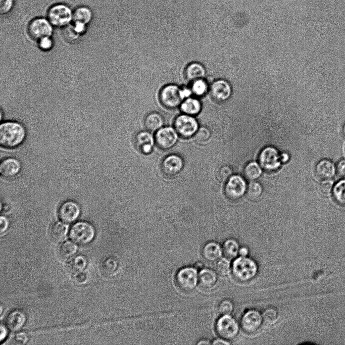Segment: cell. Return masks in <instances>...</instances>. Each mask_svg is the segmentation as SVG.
I'll return each mask as SVG.
<instances>
[{
	"mask_svg": "<svg viewBox=\"0 0 345 345\" xmlns=\"http://www.w3.org/2000/svg\"><path fill=\"white\" fill-rule=\"evenodd\" d=\"M336 172L339 176L345 178V159L341 160L338 162Z\"/></svg>",
	"mask_w": 345,
	"mask_h": 345,
	"instance_id": "obj_47",
	"label": "cell"
},
{
	"mask_svg": "<svg viewBox=\"0 0 345 345\" xmlns=\"http://www.w3.org/2000/svg\"><path fill=\"white\" fill-rule=\"evenodd\" d=\"M53 27L47 18H35L29 23L27 33L31 39L38 41L43 38L51 37Z\"/></svg>",
	"mask_w": 345,
	"mask_h": 345,
	"instance_id": "obj_6",
	"label": "cell"
},
{
	"mask_svg": "<svg viewBox=\"0 0 345 345\" xmlns=\"http://www.w3.org/2000/svg\"><path fill=\"white\" fill-rule=\"evenodd\" d=\"M80 213V207L77 203L72 201L62 203L58 210L59 218L65 223L74 222L78 218Z\"/></svg>",
	"mask_w": 345,
	"mask_h": 345,
	"instance_id": "obj_15",
	"label": "cell"
},
{
	"mask_svg": "<svg viewBox=\"0 0 345 345\" xmlns=\"http://www.w3.org/2000/svg\"><path fill=\"white\" fill-rule=\"evenodd\" d=\"M210 92L214 100L221 103L227 101L230 97L232 88L227 81L220 79L214 81L211 84Z\"/></svg>",
	"mask_w": 345,
	"mask_h": 345,
	"instance_id": "obj_14",
	"label": "cell"
},
{
	"mask_svg": "<svg viewBox=\"0 0 345 345\" xmlns=\"http://www.w3.org/2000/svg\"><path fill=\"white\" fill-rule=\"evenodd\" d=\"M218 309L221 315H230L233 311L234 304L231 300L225 299L219 303Z\"/></svg>",
	"mask_w": 345,
	"mask_h": 345,
	"instance_id": "obj_38",
	"label": "cell"
},
{
	"mask_svg": "<svg viewBox=\"0 0 345 345\" xmlns=\"http://www.w3.org/2000/svg\"><path fill=\"white\" fill-rule=\"evenodd\" d=\"M231 270L233 277L237 280L247 282L256 277L258 272V266L253 259L240 256L233 262Z\"/></svg>",
	"mask_w": 345,
	"mask_h": 345,
	"instance_id": "obj_2",
	"label": "cell"
},
{
	"mask_svg": "<svg viewBox=\"0 0 345 345\" xmlns=\"http://www.w3.org/2000/svg\"><path fill=\"white\" fill-rule=\"evenodd\" d=\"M336 168L333 163L328 159L320 160L317 164L315 172L321 179H327L332 178L336 172Z\"/></svg>",
	"mask_w": 345,
	"mask_h": 345,
	"instance_id": "obj_22",
	"label": "cell"
},
{
	"mask_svg": "<svg viewBox=\"0 0 345 345\" xmlns=\"http://www.w3.org/2000/svg\"><path fill=\"white\" fill-rule=\"evenodd\" d=\"M215 330L221 338L232 339L238 334L239 325L230 315H222L216 322Z\"/></svg>",
	"mask_w": 345,
	"mask_h": 345,
	"instance_id": "obj_7",
	"label": "cell"
},
{
	"mask_svg": "<svg viewBox=\"0 0 345 345\" xmlns=\"http://www.w3.org/2000/svg\"><path fill=\"white\" fill-rule=\"evenodd\" d=\"M175 281L177 287L184 292L193 291L198 282V274L194 267H185L176 273Z\"/></svg>",
	"mask_w": 345,
	"mask_h": 345,
	"instance_id": "obj_5",
	"label": "cell"
},
{
	"mask_svg": "<svg viewBox=\"0 0 345 345\" xmlns=\"http://www.w3.org/2000/svg\"><path fill=\"white\" fill-rule=\"evenodd\" d=\"M73 11L68 5L59 3L52 6L47 12V19L54 27L64 28L73 21Z\"/></svg>",
	"mask_w": 345,
	"mask_h": 345,
	"instance_id": "obj_3",
	"label": "cell"
},
{
	"mask_svg": "<svg viewBox=\"0 0 345 345\" xmlns=\"http://www.w3.org/2000/svg\"><path fill=\"white\" fill-rule=\"evenodd\" d=\"M92 18V11L87 7L80 6L73 11V21H79L87 25L91 22Z\"/></svg>",
	"mask_w": 345,
	"mask_h": 345,
	"instance_id": "obj_29",
	"label": "cell"
},
{
	"mask_svg": "<svg viewBox=\"0 0 345 345\" xmlns=\"http://www.w3.org/2000/svg\"><path fill=\"white\" fill-rule=\"evenodd\" d=\"M263 322L268 325L276 323L279 319V315L277 310L272 307L266 309L262 314Z\"/></svg>",
	"mask_w": 345,
	"mask_h": 345,
	"instance_id": "obj_36",
	"label": "cell"
},
{
	"mask_svg": "<svg viewBox=\"0 0 345 345\" xmlns=\"http://www.w3.org/2000/svg\"><path fill=\"white\" fill-rule=\"evenodd\" d=\"M203 266V264L201 262H197L194 264V268L196 270H202Z\"/></svg>",
	"mask_w": 345,
	"mask_h": 345,
	"instance_id": "obj_52",
	"label": "cell"
},
{
	"mask_svg": "<svg viewBox=\"0 0 345 345\" xmlns=\"http://www.w3.org/2000/svg\"><path fill=\"white\" fill-rule=\"evenodd\" d=\"M249 253V250L246 247H242L239 248L238 255L240 257H247Z\"/></svg>",
	"mask_w": 345,
	"mask_h": 345,
	"instance_id": "obj_51",
	"label": "cell"
},
{
	"mask_svg": "<svg viewBox=\"0 0 345 345\" xmlns=\"http://www.w3.org/2000/svg\"><path fill=\"white\" fill-rule=\"evenodd\" d=\"M87 264L86 257L79 255L74 257L68 265L69 272L74 276L83 272Z\"/></svg>",
	"mask_w": 345,
	"mask_h": 345,
	"instance_id": "obj_28",
	"label": "cell"
},
{
	"mask_svg": "<svg viewBox=\"0 0 345 345\" xmlns=\"http://www.w3.org/2000/svg\"><path fill=\"white\" fill-rule=\"evenodd\" d=\"M263 321L262 315L257 310L252 309L247 311L240 320L242 330L249 334H254L260 329Z\"/></svg>",
	"mask_w": 345,
	"mask_h": 345,
	"instance_id": "obj_12",
	"label": "cell"
},
{
	"mask_svg": "<svg viewBox=\"0 0 345 345\" xmlns=\"http://www.w3.org/2000/svg\"><path fill=\"white\" fill-rule=\"evenodd\" d=\"M8 335V330L5 325L3 324L1 325V335H0V340L3 341Z\"/></svg>",
	"mask_w": 345,
	"mask_h": 345,
	"instance_id": "obj_49",
	"label": "cell"
},
{
	"mask_svg": "<svg viewBox=\"0 0 345 345\" xmlns=\"http://www.w3.org/2000/svg\"><path fill=\"white\" fill-rule=\"evenodd\" d=\"M14 0H0V13L1 15L8 14L12 10Z\"/></svg>",
	"mask_w": 345,
	"mask_h": 345,
	"instance_id": "obj_42",
	"label": "cell"
},
{
	"mask_svg": "<svg viewBox=\"0 0 345 345\" xmlns=\"http://www.w3.org/2000/svg\"><path fill=\"white\" fill-rule=\"evenodd\" d=\"M206 74L204 67L198 63H192L186 68L185 75L186 79L189 81L203 79Z\"/></svg>",
	"mask_w": 345,
	"mask_h": 345,
	"instance_id": "obj_24",
	"label": "cell"
},
{
	"mask_svg": "<svg viewBox=\"0 0 345 345\" xmlns=\"http://www.w3.org/2000/svg\"><path fill=\"white\" fill-rule=\"evenodd\" d=\"M232 170L229 166H223L219 170V178L222 181H226L232 176Z\"/></svg>",
	"mask_w": 345,
	"mask_h": 345,
	"instance_id": "obj_43",
	"label": "cell"
},
{
	"mask_svg": "<svg viewBox=\"0 0 345 345\" xmlns=\"http://www.w3.org/2000/svg\"><path fill=\"white\" fill-rule=\"evenodd\" d=\"M174 126L178 135L185 138L194 135L199 129L196 120L192 116L185 114L177 117Z\"/></svg>",
	"mask_w": 345,
	"mask_h": 345,
	"instance_id": "obj_11",
	"label": "cell"
},
{
	"mask_svg": "<svg viewBox=\"0 0 345 345\" xmlns=\"http://www.w3.org/2000/svg\"><path fill=\"white\" fill-rule=\"evenodd\" d=\"M334 182L330 179H324L320 184V190L325 195L329 194L333 189Z\"/></svg>",
	"mask_w": 345,
	"mask_h": 345,
	"instance_id": "obj_41",
	"label": "cell"
},
{
	"mask_svg": "<svg viewBox=\"0 0 345 345\" xmlns=\"http://www.w3.org/2000/svg\"><path fill=\"white\" fill-rule=\"evenodd\" d=\"M95 234L94 227L89 223L85 221H80L74 224L69 232L71 239L81 245H85L91 242L95 236Z\"/></svg>",
	"mask_w": 345,
	"mask_h": 345,
	"instance_id": "obj_4",
	"label": "cell"
},
{
	"mask_svg": "<svg viewBox=\"0 0 345 345\" xmlns=\"http://www.w3.org/2000/svg\"><path fill=\"white\" fill-rule=\"evenodd\" d=\"M210 343V341L206 339H202L197 343L198 344H209Z\"/></svg>",
	"mask_w": 345,
	"mask_h": 345,
	"instance_id": "obj_53",
	"label": "cell"
},
{
	"mask_svg": "<svg viewBox=\"0 0 345 345\" xmlns=\"http://www.w3.org/2000/svg\"><path fill=\"white\" fill-rule=\"evenodd\" d=\"M26 320V315L22 311L15 310L8 314L6 319V323L11 330L17 331L24 326Z\"/></svg>",
	"mask_w": 345,
	"mask_h": 345,
	"instance_id": "obj_21",
	"label": "cell"
},
{
	"mask_svg": "<svg viewBox=\"0 0 345 345\" xmlns=\"http://www.w3.org/2000/svg\"><path fill=\"white\" fill-rule=\"evenodd\" d=\"M77 247L71 241H66L62 243L58 249V254L63 260H68L76 253Z\"/></svg>",
	"mask_w": 345,
	"mask_h": 345,
	"instance_id": "obj_32",
	"label": "cell"
},
{
	"mask_svg": "<svg viewBox=\"0 0 345 345\" xmlns=\"http://www.w3.org/2000/svg\"><path fill=\"white\" fill-rule=\"evenodd\" d=\"M342 131H343V134L345 137V124L344 125V126L343 127Z\"/></svg>",
	"mask_w": 345,
	"mask_h": 345,
	"instance_id": "obj_55",
	"label": "cell"
},
{
	"mask_svg": "<svg viewBox=\"0 0 345 345\" xmlns=\"http://www.w3.org/2000/svg\"><path fill=\"white\" fill-rule=\"evenodd\" d=\"M67 231L68 227L66 225L60 222H55L49 229V237L54 242H60L66 237Z\"/></svg>",
	"mask_w": 345,
	"mask_h": 345,
	"instance_id": "obj_25",
	"label": "cell"
},
{
	"mask_svg": "<svg viewBox=\"0 0 345 345\" xmlns=\"http://www.w3.org/2000/svg\"><path fill=\"white\" fill-rule=\"evenodd\" d=\"M202 109L201 103L196 98L188 97L182 102L180 109L185 114L194 116L199 114Z\"/></svg>",
	"mask_w": 345,
	"mask_h": 345,
	"instance_id": "obj_23",
	"label": "cell"
},
{
	"mask_svg": "<svg viewBox=\"0 0 345 345\" xmlns=\"http://www.w3.org/2000/svg\"><path fill=\"white\" fill-rule=\"evenodd\" d=\"M183 165V160L180 156L172 154L163 159L161 164V169L166 175L173 176L181 171Z\"/></svg>",
	"mask_w": 345,
	"mask_h": 345,
	"instance_id": "obj_16",
	"label": "cell"
},
{
	"mask_svg": "<svg viewBox=\"0 0 345 345\" xmlns=\"http://www.w3.org/2000/svg\"><path fill=\"white\" fill-rule=\"evenodd\" d=\"M211 136L210 130L206 127L199 128L194 134V139L198 143H204L207 141Z\"/></svg>",
	"mask_w": 345,
	"mask_h": 345,
	"instance_id": "obj_39",
	"label": "cell"
},
{
	"mask_svg": "<svg viewBox=\"0 0 345 345\" xmlns=\"http://www.w3.org/2000/svg\"><path fill=\"white\" fill-rule=\"evenodd\" d=\"M231 268L229 261L225 258L217 261L215 269L216 273L221 276L227 275Z\"/></svg>",
	"mask_w": 345,
	"mask_h": 345,
	"instance_id": "obj_37",
	"label": "cell"
},
{
	"mask_svg": "<svg viewBox=\"0 0 345 345\" xmlns=\"http://www.w3.org/2000/svg\"><path fill=\"white\" fill-rule=\"evenodd\" d=\"M239 247L238 242L234 239H226L222 247L223 253L229 259L236 257L238 254Z\"/></svg>",
	"mask_w": 345,
	"mask_h": 345,
	"instance_id": "obj_30",
	"label": "cell"
},
{
	"mask_svg": "<svg viewBox=\"0 0 345 345\" xmlns=\"http://www.w3.org/2000/svg\"><path fill=\"white\" fill-rule=\"evenodd\" d=\"M332 194L336 202L345 205V179L340 180L334 185Z\"/></svg>",
	"mask_w": 345,
	"mask_h": 345,
	"instance_id": "obj_33",
	"label": "cell"
},
{
	"mask_svg": "<svg viewBox=\"0 0 345 345\" xmlns=\"http://www.w3.org/2000/svg\"><path fill=\"white\" fill-rule=\"evenodd\" d=\"M222 248L219 243L215 241H209L205 243L202 250L203 259L209 263L216 262L222 256Z\"/></svg>",
	"mask_w": 345,
	"mask_h": 345,
	"instance_id": "obj_17",
	"label": "cell"
},
{
	"mask_svg": "<svg viewBox=\"0 0 345 345\" xmlns=\"http://www.w3.org/2000/svg\"><path fill=\"white\" fill-rule=\"evenodd\" d=\"M216 272L208 268L201 270L198 281L201 288L210 290L215 287L217 282V276Z\"/></svg>",
	"mask_w": 345,
	"mask_h": 345,
	"instance_id": "obj_20",
	"label": "cell"
},
{
	"mask_svg": "<svg viewBox=\"0 0 345 345\" xmlns=\"http://www.w3.org/2000/svg\"><path fill=\"white\" fill-rule=\"evenodd\" d=\"M178 135L175 128L165 127L157 131L155 135V140L159 147L163 150H167L175 144L177 140Z\"/></svg>",
	"mask_w": 345,
	"mask_h": 345,
	"instance_id": "obj_13",
	"label": "cell"
},
{
	"mask_svg": "<svg viewBox=\"0 0 345 345\" xmlns=\"http://www.w3.org/2000/svg\"><path fill=\"white\" fill-rule=\"evenodd\" d=\"M281 155L276 149L267 146L263 149L259 156V164L266 171L273 172L278 170L281 163Z\"/></svg>",
	"mask_w": 345,
	"mask_h": 345,
	"instance_id": "obj_9",
	"label": "cell"
},
{
	"mask_svg": "<svg viewBox=\"0 0 345 345\" xmlns=\"http://www.w3.org/2000/svg\"><path fill=\"white\" fill-rule=\"evenodd\" d=\"M26 135L25 127L18 122L5 121L0 125V144L4 147L12 149L19 146Z\"/></svg>",
	"mask_w": 345,
	"mask_h": 345,
	"instance_id": "obj_1",
	"label": "cell"
},
{
	"mask_svg": "<svg viewBox=\"0 0 345 345\" xmlns=\"http://www.w3.org/2000/svg\"><path fill=\"white\" fill-rule=\"evenodd\" d=\"M89 276L87 272H82L74 276V281L77 285H84L89 281Z\"/></svg>",
	"mask_w": 345,
	"mask_h": 345,
	"instance_id": "obj_45",
	"label": "cell"
},
{
	"mask_svg": "<svg viewBox=\"0 0 345 345\" xmlns=\"http://www.w3.org/2000/svg\"><path fill=\"white\" fill-rule=\"evenodd\" d=\"M263 191V187L260 183L252 181L247 187L246 193L249 199L256 201L260 198Z\"/></svg>",
	"mask_w": 345,
	"mask_h": 345,
	"instance_id": "obj_34",
	"label": "cell"
},
{
	"mask_svg": "<svg viewBox=\"0 0 345 345\" xmlns=\"http://www.w3.org/2000/svg\"><path fill=\"white\" fill-rule=\"evenodd\" d=\"M247 184L245 179L240 175L231 176L224 186L226 198L233 201L241 198L247 191Z\"/></svg>",
	"mask_w": 345,
	"mask_h": 345,
	"instance_id": "obj_10",
	"label": "cell"
},
{
	"mask_svg": "<svg viewBox=\"0 0 345 345\" xmlns=\"http://www.w3.org/2000/svg\"><path fill=\"white\" fill-rule=\"evenodd\" d=\"M288 158V155L286 154H282L281 155V160L282 162H285L287 161Z\"/></svg>",
	"mask_w": 345,
	"mask_h": 345,
	"instance_id": "obj_54",
	"label": "cell"
},
{
	"mask_svg": "<svg viewBox=\"0 0 345 345\" xmlns=\"http://www.w3.org/2000/svg\"><path fill=\"white\" fill-rule=\"evenodd\" d=\"M262 168L257 163L251 162L248 163L244 168V177L250 181H254L259 178L262 174Z\"/></svg>",
	"mask_w": 345,
	"mask_h": 345,
	"instance_id": "obj_31",
	"label": "cell"
},
{
	"mask_svg": "<svg viewBox=\"0 0 345 345\" xmlns=\"http://www.w3.org/2000/svg\"><path fill=\"white\" fill-rule=\"evenodd\" d=\"M119 266V261L116 258L113 256L107 257L101 263V273L106 276H112L117 271Z\"/></svg>",
	"mask_w": 345,
	"mask_h": 345,
	"instance_id": "obj_26",
	"label": "cell"
},
{
	"mask_svg": "<svg viewBox=\"0 0 345 345\" xmlns=\"http://www.w3.org/2000/svg\"><path fill=\"white\" fill-rule=\"evenodd\" d=\"M159 98L163 106L169 109L180 106L184 98L182 89L174 84H168L161 89Z\"/></svg>",
	"mask_w": 345,
	"mask_h": 345,
	"instance_id": "obj_8",
	"label": "cell"
},
{
	"mask_svg": "<svg viewBox=\"0 0 345 345\" xmlns=\"http://www.w3.org/2000/svg\"><path fill=\"white\" fill-rule=\"evenodd\" d=\"M212 344L215 345H228L230 343L228 342L226 339L221 338L214 340L213 341Z\"/></svg>",
	"mask_w": 345,
	"mask_h": 345,
	"instance_id": "obj_50",
	"label": "cell"
},
{
	"mask_svg": "<svg viewBox=\"0 0 345 345\" xmlns=\"http://www.w3.org/2000/svg\"><path fill=\"white\" fill-rule=\"evenodd\" d=\"M145 128L150 131H158L162 127L164 120L162 116L156 112L146 115L144 121Z\"/></svg>",
	"mask_w": 345,
	"mask_h": 345,
	"instance_id": "obj_27",
	"label": "cell"
},
{
	"mask_svg": "<svg viewBox=\"0 0 345 345\" xmlns=\"http://www.w3.org/2000/svg\"><path fill=\"white\" fill-rule=\"evenodd\" d=\"M208 89V82L203 78L192 82L190 87L192 93L197 96H204Z\"/></svg>",
	"mask_w": 345,
	"mask_h": 345,
	"instance_id": "obj_35",
	"label": "cell"
},
{
	"mask_svg": "<svg viewBox=\"0 0 345 345\" xmlns=\"http://www.w3.org/2000/svg\"><path fill=\"white\" fill-rule=\"evenodd\" d=\"M1 233L3 234L8 229L9 221L8 219L3 216L1 217Z\"/></svg>",
	"mask_w": 345,
	"mask_h": 345,
	"instance_id": "obj_48",
	"label": "cell"
},
{
	"mask_svg": "<svg viewBox=\"0 0 345 345\" xmlns=\"http://www.w3.org/2000/svg\"><path fill=\"white\" fill-rule=\"evenodd\" d=\"M134 143L136 148L140 152L144 154H148L152 151L154 138L149 132L141 131L136 135Z\"/></svg>",
	"mask_w": 345,
	"mask_h": 345,
	"instance_id": "obj_19",
	"label": "cell"
},
{
	"mask_svg": "<svg viewBox=\"0 0 345 345\" xmlns=\"http://www.w3.org/2000/svg\"><path fill=\"white\" fill-rule=\"evenodd\" d=\"M20 169V163L15 158L6 159L1 162L0 165V173L2 176L6 178L15 177L19 173Z\"/></svg>",
	"mask_w": 345,
	"mask_h": 345,
	"instance_id": "obj_18",
	"label": "cell"
},
{
	"mask_svg": "<svg viewBox=\"0 0 345 345\" xmlns=\"http://www.w3.org/2000/svg\"><path fill=\"white\" fill-rule=\"evenodd\" d=\"M87 24L79 21L72 22L71 30L77 36L83 34L86 31Z\"/></svg>",
	"mask_w": 345,
	"mask_h": 345,
	"instance_id": "obj_40",
	"label": "cell"
},
{
	"mask_svg": "<svg viewBox=\"0 0 345 345\" xmlns=\"http://www.w3.org/2000/svg\"><path fill=\"white\" fill-rule=\"evenodd\" d=\"M38 42L39 48L43 51H47L52 48L54 45L51 37H46L39 40Z\"/></svg>",
	"mask_w": 345,
	"mask_h": 345,
	"instance_id": "obj_44",
	"label": "cell"
},
{
	"mask_svg": "<svg viewBox=\"0 0 345 345\" xmlns=\"http://www.w3.org/2000/svg\"><path fill=\"white\" fill-rule=\"evenodd\" d=\"M28 338L27 334L24 332L16 333L13 338L14 343L17 344H24L28 341Z\"/></svg>",
	"mask_w": 345,
	"mask_h": 345,
	"instance_id": "obj_46",
	"label": "cell"
}]
</instances>
